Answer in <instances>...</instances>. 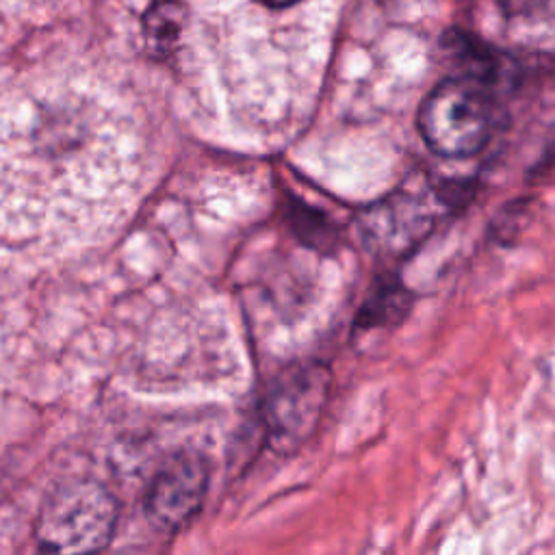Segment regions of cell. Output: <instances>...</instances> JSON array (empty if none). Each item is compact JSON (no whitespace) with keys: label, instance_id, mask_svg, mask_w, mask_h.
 I'll return each instance as SVG.
<instances>
[{"label":"cell","instance_id":"obj_1","mask_svg":"<svg viewBox=\"0 0 555 555\" xmlns=\"http://www.w3.org/2000/svg\"><path fill=\"white\" fill-rule=\"evenodd\" d=\"M475 189V182L468 178H440L414 171L362 212L358 225L362 241L382 258H405L442 219L464 210L477 193Z\"/></svg>","mask_w":555,"mask_h":555},{"label":"cell","instance_id":"obj_2","mask_svg":"<svg viewBox=\"0 0 555 555\" xmlns=\"http://www.w3.org/2000/svg\"><path fill=\"white\" fill-rule=\"evenodd\" d=\"M494 89L492 82L468 74L440 80L416 113V128L429 152L453 160L483 152L503 117Z\"/></svg>","mask_w":555,"mask_h":555},{"label":"cell","instance_id":"obj_3","mask_svg":"<svg viewBox=\"0 0 555 555\" xmlns=\"http://www.w3.org/2000/svg\"><path fill=\"white\" fill-rule=\"evenodd\" d=\"M117 525L113 494L89 479L59 486L43 503L35 540L48 553H85L104 548Z\"/></svg>","mask_w":555,"mask_h":555},{"label":"cell","instance_id":"obj_4","mask_svg":"<svg viewBox=\"0 0 555 555\" xmlns=\"http://www.w3.org/2000/svg\"><path fill=\"white\" fill-rule=\"evenodd\" d=\"M330 384V369L319 362L295 364L275 379L264 405L271 449L293 453L312 436L325 410Z\"/></svg>","mask_w":555,"mask_h":555},{"label":"cell","instance_id":"obj_5","mask_svg":"<svg viewBox=\"0 0 555 555\" xmlns=\"http://www.w3.org/2000/svg\"><path fill=\"white\" fill-rule=\"evenodd\" d=\"M206 490V460L195 451H178L152 477L145 494V512L158 529L176 531L197 514Z\"/></svg>","mask_w":555,"mask_h":555},{"label":"cell","instance_id":"obj_6","mask_svg":"<svg viewBox=\"0 0 555 555\" xmlns=\"http://www.w3.org/2000/svg\"><path fill=\"white\" fill-rule=\"evenodd\" d=\"M414 304V295L395 275H384L375 282L369 297L364 299L356 327L358 332H369L375 327H392L405 319Z\"/></svg>","mask_w":555,"mask_h":555},{"label":"cell","instance_id":"obj_7","mask_svg":"<svg viewBox=\"0 0 555 555\" xmlns=\"http://www.w3.org/2000/svg\"><path fill=\"white\" fill-rule=\"evenodd\" d=\"M254 7H260V9H267V11H282V9H288V7H295L297 2L301 0H249Z\"/></svg>","mask_w":555,"mask_h":555}]
</instances>
